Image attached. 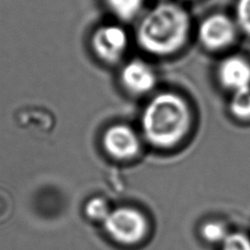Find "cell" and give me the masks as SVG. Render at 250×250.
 <instances>
[{"label": "cell", "mask_w": 250, "mask_h": 250, "mask_svg": "<svg viewBox=\"0 0 250 250\" xmlns=\"http://www.w3.org/2000/svg\"><path fill=\"white\" fill-rule=\"evenodd\" d=\"M189 28L188 17L174 3H161L141 20L137 38L149 53L166 55L184 44Z\"/></svg>", "instance_id": "6da1fadb"}, {"label": "cell", "mask_w": 250, "mask_h": 250, "mask_svg": "<svg viewBox=\"0 0 250 250\" xmlns=\"http://www.w3.org/2000/svg\"><path fill=\"white\" fill-rule=\"evenodd\" d=\"M191 115L182 98L174 94H160L151 99L141 117L142 130L150 144L167 148L187 133Z\"/></svg>", "instance_id": "7a4b0ae2"}, {"label": "cell", "mask_w": 250, "mask_h": 250, "mask_svg": "<svg viewBox=\"0 0 250 250\" xmlns=\"http://www.w3.org/2000/svg\"><path fill=\"white\" fill-rule=\"evenodd\" d=\"M106 230L115 240L123 244H135L146 232V222L136 209L123 208L110 212L104 221Z\"/></svg>", "instance_id": "3957f363"}, {"label": "cell", "mask_w": 250, "mask_h": 250, "mask_svg": "<svg viewBox=\"0 0 250 250\" xmlns=\"http://www.w3.org/2000/svg\"><path fill=\"white\" fill-rule=\"evenodd\" d=\"M92 45L99 59L115 63L123 58L128 46V36L118 25H105L94 33Z\"/></svg>", "instance_id": "277c9868"}, {"label": "cell", "mask_w": 250, "mask_h": 250, "mask_svg": "<svg viewBox=\"0 0 250 250\" xmlns=\"http://www.w3.org/2000/svg\"><path fill=\"white\" fill-rule=\"evenodd\" d=\"M236 34L235 25L226 16L214 15L206 18L198 29L201 42L210 50L223 49L229 45Z\"/></svg>", "instance_id": "5b68a950"}, {"label": "cell", "mask_w": 250, "mask_h": 250, "mask_svg": "<svg viewBox=\"0 0 250 250\" xmlns=\"http://www.w3.org/2000/svg\"><path fill=\"white\" fill-rule=\"evenodd\" d=\"M106 151L116 159H131L139 152L140 141L137 133L126 125H115L104 136Z\"/></svg>", "instance_id": "8992f818"}, {"label": "cell", "mask_w": 250, "mask_h": 250, "mask_svg": "<svg viewBox=\"0 0 250 250\" xmlns=\"http://www.w3.org/2000/svg\"><path fill=\"white\" fill-rule=\"evenodd\" d=\"M122 82L125 88L130 93L146 94L156 85V74L142 60H133L123 68Z\"/></svg>", "instance_id": "52a82bcc"}, {"label": "cell", "mask_w": 250, "mask_h": 250, "mask_svg": "<svg viewBox=\"0 0 250 250\" xmlns=\"http://www.w3.org/2000/svg\"><path fill=\"white\" fill-rule=\"evenodd\" d=\"M218 77L224 87L232 92L250 87V64L239 57L224 60L218 68Z\"/></svg>", "instance_id": "ba28073f"}, {"label": "cell", "mask_w": 250, "mask_h": 250, "mask_svg": "<svg viewBox=\"0 0 250 250\" xmlns=\"http://www.w3.org/2000/svg\"><path fill=\"white\" fill-rule=\"evenodd\" d=\"M144 0H106L110 10L122 20H130L138 15Z\"/></svg>", "instance_id": "9c48e42d"}, {"label": "cell", "mask_w": 250, "mask_h": 250, "mask_svg": "<svg viewBox=\"0 0 250 250\" xmlns=\"http://www.w3.org/2000/svg\"><path fill=\"white\" fill-rule=\"evenodd\" d=\"M229 108L237 118H250V87L234 92Z\"/></svg>", "instance_id": "30bf717a"}, {"label": "cell", "mask_w": 250, "mask_h": 250, "mask_svg": "<svg viewBox=\"0 0 250 250\" xmlns=\"http://www.w3.org/2000/svg\"><path fill=\"white\" fill-rule=\"evenodd\" d=\"M202 235L204 236V238L210 241V243H219V241H224L226 237L228 236L225 227L222 224L212 222L205 224L202 228Z\"/></svg>", "instance_id": "8fae6325"}, {"label": "cell", "mask_w": 250, "mask_h": 250, "mask_svg": "<svg viewBox=\"0 0 250 250\" xmlns=\"http://www.w3.org/2000/svg\"><path fill=\"white\" fill-rule=\"evenodd\" d=\"M86 213L90 218L105 221L109 215L108 205L102 198H94V200L89 201L87 206H86Z\"/></svg>", "instance_id": "7c38bea8"}, {"label": "cell", "mask_w": 250, "mask_h": 250, "mask_svg": "<svg viewBox=\"0 0 250 250\" xmlns=\"http://www.w3.org/2000/svg\"><path fill=\"white\" fill-rule=\"evenodd\" d=\"M237 22L244 32L250 34V0H238L236 8Z\"/></svg>", "instance_id": "4fadbf2b"}, {"label": "cell", "mask_w": 250, "mask_h": 250, "mask_svg": "<svg viewBox=\"0 0 250 250\" xmlns=\"http://www.w3.org/2000/svg\"><path fill=\"white\" fill-rule=\"evenodd\" d=\"M222 250H250V240L241 234L228 235L223 241Z\"/></svg>", "instance_id": "5bb4252c"}]
</instances>
